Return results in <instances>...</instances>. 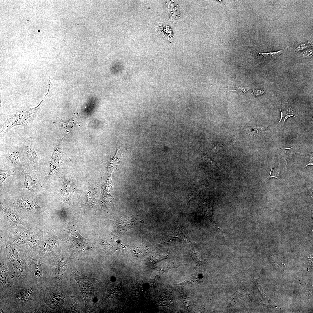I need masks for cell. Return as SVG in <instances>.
I'll return each instance as SVG.
<instances>
[{"label": "cell", "mask_w": 313, "mask_h": 313, "mask_svg": "<svg viewBox=\"0 0 313 313\" xmlns=\"http://www.w3.org/2000/svg\"><path fill=\"white\" fill-rule=\"evenodd\" d=\"M42 102L35 108H27L8 117L0 124L1 135L7 133L16 126L27 127L31 125L37 116Z\"/></svg>", "instance_id": "6da1fadb"}, {"label": "cell", "mask_w": 313, "mask_h": 313, "mask_svg": "<svg viewBox=\"0 0 313 313\" xmlns=\"http://www.w3.org/2000/svg\"><path fill=\"white\" fill-rule=\"evenodd\" d=\"M71 277L77 283L84 299L86 308L89 307L95 291L94 279L86 276L74 268L71 273Z\"/></svg>", "instance_id": "7a4b0ae2"}, {"label": "cell", "mask_w": 313, "mask_h": 313, "mask_svg": "<svg viewBox=\"0 0 313 313\" xmlns=\"http://www.w3.org/2000/svg\"><path fill=\"white\" fill-rule=\"evenodd\" d=\"M63 137L54 141L53 143L54 151L49 162L50 170L47 177H50L59 174L67 162L70 160L64 155L62 150V141Z\"/></svg>", "instance_id": "3957f363"}, {"label": "cell", "mask_w": 313, "mask_h": 313, "mask_svg": "<svg viewBox=\"0 0 313 313\" xmlns=\"http://www.w3.org/2000/svg\"><path fill=\"white\" fill-rule=\"evenodd\" d=\"M143 222L141 217L138 216H121L117 219L115 230L117 233L121 234Z\"/></svg>", "instance_id": "277c9868"}, {"label": "cell", "mask_w": 313, "mask_h": 313, "mask_svg": "<svg viewBox=\"0 0 313 313\" xmlns=\"http://www.w3.org/2000/svg\"><path fill=\"white\" fill-rule=\"evenodd\" d=\"M35 143L31 137L27 138L23 145V148L26 158L34 167L38 168V156Z\"/></svg>", "instance_id": "5b68a950"}, {"label": "cell", "mask_w": 313, "mask_h": 313, "mask_svg": "<svg viewBox=\"0 0 313 313\" xmlns=\"http://www.w3.org/2000/svg\"><path fill=\"white\" fill-rule=\"evenodd\" d=\"M78 114L79 112L74 113L71 118L67 120L57 117L53 123V124L57 128H61L64 130L65 134V136L69 133L74 127L76 126L80 127L77 120Z\"/></svg>", "instance_id": "8992f818"}, {"label": "cell", "mask_w": 313, "mask_h": 313, "mask_svg": "<svg viewBox=\"0 0 313 313\" xmlns=\"http://www.w3.org/2000/svg\"><path fill=\"white\" fill-rule=\"evenodd\" d=\"M185 232L180 228H177L163 238L164 243L172 241L187 242L188 238Z\"/></svg>", "instance_id": "52a82bcc"}, {"label": "cell", "mask_w": 313, "mask_h": 313, "mask_svg": "<svg viewBox=\"0 0 313 313\" xmlns=\"http://www.w3.org/2000/svg\"><path fill=\"white\" fill-rule=\"evenodd\" d=\"M78 189L75 183L70 178L65 177L61 188V194L65 197L72 196L77 193Z\"/></svg>", "instance_id": "ba28073f"}, {"label": "cell", "mask_w": 313, "mask_h": 313, "mask_svg": "<svg viewBox=\"0 0 313 313\" xmlns=\"http://www.w3.org/2000/svg\"><path fill=\"white\" fill-rule=\"evenodd\" d=\"M213 201H209L203 204V207L201 209V213L211 221L215 225L220 233L223 235L221 231L217 225L213 214Z\"/></svg>", "instance_id": "9c48e42d"}, {"label": "cell", "mask_w": 313, "mask_h": 313, "mask_svg": "<svg viewBox=\"0 0 313 313\" xmlns=\"http://www.w3.org/2000/svg\"><path fill=\"white\" fill-rule=\"evenodd\" d=\"M22 156L19 150L17 148L10 150L6 156V159L9 163L12 165L19 164L22 160Z\"/></svg>", "instance_id": "30bf717a"}, {"label": "cell", "mask_w": 313, "mask_h": 313, "mask_svg": "<svg viewBox=\"0 0 313 313\" xmlns=\"http://www.w3.org/2000/svg\"><path fill=\"white\" fill-rule=\"evenodd\" d=\"M161 27V32L164 37L169 42H172L174 38V34L170 24L165 23Z\"/></svg>", "instance_id": "8fae6325"}, {"label": "cell", "mask_w": 313, "mask_h": 313, "mask_svg": "<svg viewBox=\"0 0 313 313\" xmlns=\"http://www.w3.org/2000/svg\"><path fill=\"white\" fill-rule=\"evenodd\" d=\"M25 180L24 182L25 187L29 190H33L35 186V182L34 178L30 174L25 173Z\"/></svg>", "instance_id": "7c38bea8"}, {"label": "cell", "mask_w": 313, "mask_h": 313, "mask_svg": "<svg viewBox=\"0 0 313 313\" xmlns=\"http://www.w3.org/2000/svg\"><path fill=\"white\" fill-rule=\"evenodd\" d=\"M246 130L248 131V134L253 137H256L263 132V128L252 127L248 125H246Z\"/></svg>", "instance_id": "4fadbf2b"}, {"label": "cell", "mask_w": 313, "mask_h": 313, "mask_svg": "<svg viewBox=\"0 0 313 313\" xmlns=\"http://www.w3.org/2000/svg\"><path fill=\"white\" fill-rule=\"evenodd\" d=\"M121 154L120 147H119L117 151L116 154L112 160L110 161L109 166L110 168H114L118 165L120 162V159Z\"/></svg>", "instance_id": "5bb4252c"}, {"label": "cell", "mask_w": 313, "mask_h": 313, "mask_svg": "<svg viewBox=\"0 0 313 313\" xmlns=\"http://www.w3.org/2000/svg\"><path fill=\"white\" fill-rule=\"evenodd\" d=\"M286 48L277 51H275L268 53H259L258 54H261L263 57L266 59H275L279 56L287 49Z\"/></svg>", "instance_id": "9a60e30c"}, {"label": "cell", "mask_w": 313, "mask_h": 313, "mask_svg": "<svg viewBox=\"0 0 313 313\" xmlns=\"http://www.w3.org/2000/svg\"><path fill=\"white\" fill-rule=\"evenodd\" d=\"M205 188L203 187L201 188L198 190H195L192 191L189 193L187 195L188 201H187V205L188 203L191 201H192L195 199L196 197L203 190L205 189Z\"/></svg>", "instance_id": "2e32d148"}, {"label": "cell", "mask_w": 313, "mask_h": 313, "mask_svg": "<svg viewBox=\"0 0 313 313\" xmlns=\"http://www.w3.org/2000/svg\"><path fill=\"white\" fill-rule=\"evenodd\" d=\"M15 175L11 172L1 169L0 173V184H2L6 179L10 176Z\"/></svg>", "instance_id": "e0dca14e"}, {"label": "cell", "mask_w": 313, "mask_h": 313, "mask_svg": "<svg viewBox=\"0 0 313 313\" xmlns=\"http://www.w3.org/2000/svg\"><path fill=\"white\" fill-rule=\"evenodd\" d=\"M66 265L63 262H60L58 264L57 269L59 277H61L65 271Z\"/></svg>", "instance_id": "ac0fdd59"}, {"label": "cell", "mask_w": 313, "mask_h": 313, "mask_svg": "<svg viewBox=\"0 0 313 313\" xmlns=\"http://www.w3.org/2000/svg\"><path fill=\"white\" fill-rule=\"evenodd\" d=\"M33 268L35 274L38 277L41 276L42 271L40 266L38 264H33Z\"/></svg>", "instance_id": "d6986e66"}, {"label": "cell", "mask_w": 313, "mask_h": 313, "mask_svg": "<svg viewBox=\"0 0 313 313\" xmlns=\"http://www.w3.org/2000/svg\"><path fill=\"white\" fill-rule=\"evenodd\" d=\"M53 299L54 302L59 304H61L64 301L63 295L59 293H57L54 294L53 296Z\"/></svg>", "instance_id": "ffe728a7"}, {"label": "cell", "mask_w": 313, "mask_h": 313, "mask_svg": "<svg viewBox=\"0 0 313 313\" xmlns=\"http://www.w3.org/2000/svg\"><path fill=\"white\" fill-rule=\"evenodd\" d=\"M206 158L207 161L209 162V164L212 168L218 171H220V170L218 167L213 159L207 156Z\"/></svg>", "instance_id": "44dd1931"}, {"label": "cell", "mask_w": 313, "mask_h": 313, "mask_svg": "<svg viewBox=\"0 0 313 313\" xmlns=\"http://www.w3.org/2000/svg\"><path fill=\"white\" fill-rule=\"evenodd\" d=\"M250 90L249 87H240L236 89L230 90L228 92L231 91H235L238 92L240 94H243L245 92L248 91Z\"/></svg>", "instance_id": "7402d4cb"}, {"label": "cell", "mask_w": 313, "mask_h": 313, "mask_svg": "<svg viewBox=\"0 0 313 313\" xmlns=\"http://www.w3.org/2000/svg\"><path fill=\"white\" fill-rule=\"evenodd\" d=\"M279 173L277 172V171L273 169L272 166L270 173L269 176L267 177L266 179L271 177H274L278 179H279L278 176H279Z\"/></svg>", "instance_id": "603a6c76"}, {"label": "cell", "mask_w": 313, "mask_h": 313, "mask_svg": "<svg viewBox=\"0 0 313 313\" xmlns=\"http://www.w3.org/2000/svg\"><path fill=\"white\" fill-rule=\"evenodd\" d=\"M265 92V91L261 90H253L252 92L250 94H253L254 95L257 96L263 95Z\"/></svg>", "instance_id": "cb8c5ba5"}, {"label": "cell", "mask_w": 313, "mask_h": 313, "mask_svg": "<svg viewBox=\"0 0 313 313\" xmlns=\"http://www.w3.org/2000/svg\"><path fill=\"white\" fill-rule=\"evenodd\" d=\"M307 44H302L300 45L295 50L296 51H298L299 50H302L305 49L308 47V45H307Z\"/></svg>", "instance_id": "d4e9b609"}, {"label": "cell", "mask_w": 313, "mask_h": 313, "mask_svg": "<svg viewBox=\"0 0 313 313\" xmlns=\"http://www.w3.org/2000/svg\"><path fill=\"white\" fill-rule=\"evenodd\" d=\"M223 146V144L222 143H218L217 145L214 149L213 150L215 151L216 150L220 149L222 146Z\"/></svg>", "instance_id": "484cf974"}, {"label": "cell", "mask_w": 313, "mask_h": 313, "mask_svg": "<svg viewBox=\"0 0 313 313\" xmlns=\"http://www.w3.org/2000/svg\"><path fill=\"white\" fill-rule=\"evenodd\" d=\"M312 52V50L306 51L305 52L303 55L305 57H307L311 54Z\"/></svg>", "instance_id": "4316f807"}, {"label": "cell", "mask_w": 313, "mask_h": 313, "mask_svg": "<svg viewBox=\"0 0 313 313\" xmlns=\"http://www.w3.org/2000/svg\"><path fill=\"white\" fill-rule=\"evenodd\" d=\"M292 117H296V118H297V117H295V116H294V115H291V114H288V115H287V116H285V118H284V120H283V124H284V122H285V120H286V119H287L288 118H289V117H292Z\"/></svg>", "instance_id": "83f0119b"}, {"label": "cell", "mask_w": 313, "mask_h": 313, "mask_svg": "<svg viewBox=\"0 0 313 313\" xmlns=\"http://www.w3.org/2000/svg\"><path fill=\"white\" fill-rule=\"evenodd\" d=\"M313 165V163H312V161H310V162L306 166H305V167H306L308 165Z\"/></svg>", "instance_id": "f1b7e54d"}]
</instances>
